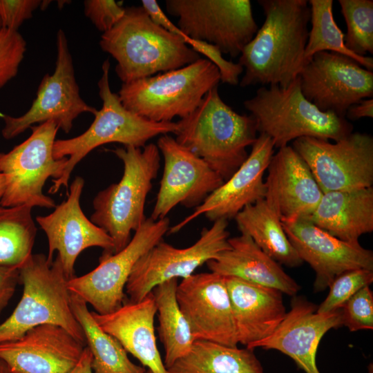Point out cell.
<instances>
[{
    "instance_id": "obj_1",
    "label": "cell",
    "mask_w": 373,
    "mask_h": 373,
    "mask_svg": "<svg viewBox=\"0 0 373 373\" xmlns=\"http://www.w3.org/2000/svg\"><path fill=\"white\" fill-rule=\"evenodd\" d=\"M265 21L242 50L241 87L260 84L286 87L307 62L305 50L310 21L306 0H259Z\"/></svg>"
},
{
    "instance_id": "obj_2",
    "label": "cell",
    "mask_w": 373,
    "mask_h": 373,
    "mask_svg": "<svg viewBox=\"0 0 373 373\" xmlns=\"http://www.w3.org/2000/svg\"><path fill=\"white\" fill-rule=\"evenodd\" d=\"M117 61L122 83L180 68L200 58L178 35L155 23L142 6L125 8L123 17L99 41Z\"/></svg>"
},
{
    "instance_id": "obj_3",
    "label": "cell",
    "mask_w": 373,
    "mask_h": 373,
    "mask_svg": "<svg viewBox=\"0 0 373 373\" xmlns=\"http://www.w3.org/2000/svg\"><path fill=\"white\" fill-rule=\"evenodd\" d=\"M177 124L175 140L202 158L224 181L245 161L249 155L247 148L257 138L254 117L240 115L225 104L218 86Z\"/></svg>"
},
{
    "instance_id": "obj_4",
    "label": "cell",
    "mask_w": 373,
    "mask_h": 373,
    "mask_svg": "<svg viewBox=\"0 0 373 373\" xmlns=\"http://www.w3.org/2000/svg\"><path fill=\"white\" fill-rule=\"evenodd\" d=\"M110 66L109 59L102 64V74L97 83L102 106L93 115L95 119L89 128L78 136L55 140L54 142V157H67L68 160L61 176L52 180L50 193H57L61 186L68 188L70 174L75 166L101 145L117 142L124 146L143 148L153 137L169 133L175 135L178 130L177 122H155L127 110L117 93H113L111 89Z\"/></svg>"
},
{
    "instance_id": "obj_5",
    "label": "cell",
    "mask_w": 373,
    "mask_h": 373,
    "mask_svg": "<svg viewBox=\"0 0 373 373\" xmlns=\"http://www.w3.org/2000/svg\"><path fill=\"white\" fill-rule=\"evenodd\" d=\"M124 166L117 183L99 191L93 201L94 212L90 221L112 238L114 253L124 248L145 221L144 207L153 181L160 167L157 145L150 143L142 149L128 146L110 150Z\"/></svg>"
},
{
    "instance_id": "obj_6",
    "label": "cell",
    "mask_w": 373,
    "mask_h": 373,
    "mask_svg": "<svg viewBox=\"0 0 373 373\" xmlns=\"http://www.w3.org/2000/svg\"><path fill=\"white\" fill-rule=\"evenodd\" d=\"M19 272L22 296L11 315L0 324V343L19 338L37 326L52 324L65 329L86 346L71 307L69 279L58 256L50 262L44 254H32Z\"/></svg>"
},
{
    "instance_id": "obj_7",
    "label": "cell",
    "mask_w": 373,
    "mask_h": 373,
    "mask_svg": "<svg viewBox=\"0 0 373 373\" xmlns=\"http://www.w3.org/2000/svg\"><path fill=\"white\" fill-rule=\"evenodd\" d=\"M243 105L255 119L257 131L269 137L276 148L303 137L335 142L352 133L345 117L320 111L304 97L299 77L286 87H260Z\"/></svg>"
},
{
    "instance_id": "obj_8",
    "label": "cell",
    "mask_w": 373,
    "mask_h": 373,
    "mask_svg": "<svg viewBox=\"0 0 373 373\" xmlns=\"http://www.w3.org/2000/svg\"><path fill=\"white\" fill-rule=\"evenodd\" d=\"M220 82L218 67L205 58L178 69L122 83L117 93L129 111L155 122L182 119Z\"/></svg>"
},
{
    "instance_id": "obj_9",
    "label": "cell",
    "mask_w": 373,
    "mask_h": 373,
    "mask_svg": "<svg viewBox=\"0 0 373 373\" xmlns=\"http://www.w3.org/2000/svg\"><path fill=\"white\" fill-rule=\"evenodd\" d=\"M30 128L31 135L26 140L7 153L0 151V172L6 178L0 205L55 208V202L43 193V188L48 178L57 180L61 176L68 160L53 156L59 126L49 120Z\"/></svg>"
},
{
    "instance_id": "obj_10",
    "label": "cell",
    "mask_w": 373,
    "mask_h": 373,
    "mask_svg": "<svg viewBox=\"0 0 373 373\" xmlns=\"http://www.w3.org/2000/svg\"><path fill=\"white\" fill-rule=\"evenodd\" d=\"M166 11L189 38L240 56L258 30L249 0H166Z\"/></svg>"
},
{
    "instance_id": "obj_11",
    "label": "cell",
    "mask_w": 373,
    "mask_h": 373,
    "mask_svg": "<svg viewBox=\"0 0 373 373\" xmlns=\"http://www.w3.org/2000/svg\"><path fill=\"white\" fill-rule=\"evenodd\" d=\"M169 228L167 217L157 220L146 218L124 248L114 254L103 253L97 267L69 279L68 290L91 305L97 314L116 310L124 302L125 286L135 263L163 240Z\"/></svg>"
},
{
    "instance_id": "obj_12",
    "label": "cell",
    "mask_w": 373,
    "mask_h": 373,
    "mask_svg": "<svg viewBox=\"0 0 373 373\" xmlns=\"http://www.w3.org/2000/svg\"><path fill=\"white\" fill-rule=\"evenodd\" d=\"M56 44L55 70L43 77L30 108L19 117L0 115L4 122L1 130L3 138L12 139L32 126L49 120L55 121L59 128L68 133L79 115H94L97 111L80 95L68 40L61 29L57 31Z\"/></svg>"
},
{
    "instance_id": "obj_13",
    "label": "cell",
    "mask_w": 373,
    "mask_h": 373,
    "mask_svg": "<svg viewBox=\"0 0 373 373\" xmlns=\"http://www.w3.org/2000/svg\"><path fill=\"white\" fill-rule=\"evenodd\" d=\"M228 220L220 219L202 229L199 239L186 248H176L161 240L135 263L125 286L129 300H142L160 283L186 278L199 267L229 249Z\"/></svg>"
},
{
    "instance_id": "obj_14",
    "label": "cell",
    "mask_w": 373,
    "mask_h": 373,
    "mask_svg": "<svg viewBox=\"0 0 373 373\" xmlns=\"http://www.w3.org/2000/svg\"><path fill=\"white\" fill-rule=\"evenodd\" d=\"M292 147L309 166L323 193L372 186L373 137L351 133L334 142L303 137Z\"/></svg>"
},
{
    "instance_id": "obj_15",
    "label": "cell",
    "mask_w": 373,
    "mask_h": 373,
    "mask_svg": "<svg viewBox=\"0 0 373 373\" xmlns=\"http://www.w3.org/2000/svg\"><path fill=\"white\" fill-rule=\"evenodd\" d=\"M304 97L323 112L345 117L348 108L372 98L373 72L345 55L321 51L309 59L299 75Z\"/></svg>"
},
{
    "instance_id": "obj_16",
    "label": "cell",
    "mask_w": 373,
    "mask_h": 373,
    "mask_svg": "<svg viewBox=\"0 0 373 373\" xmlns=\"http://www.w3.org/2000/svg\"><path fill=\"white\" fill-rule=\"evenodd\" d=\"M157 146L164 157V169L150 216L153 220L166 218L178 205L195 209L224 183L202 158L169 134L160 136Z\"/></svg>"
},
{
    "instance_id": "obj_17",
    "label": "cell",
    "mask_w": 373,
    "mask_h": 373,
    "mask_svg": "<svg viewBox=\"0 0 373 373\" xmlns=\"http://www.w3.org/2000/svg\"><path fill=\"white\" fill-rule=\"evenodd\" d=\"M176 298L195 340L238 345L224 276L193 274L178 285Z\"/></svg>"
},
{
    "instance_id": "obj_18",
    "label": "cell",
    "mask_w": 373,
    "mask_h": 373,
    "mask_svg": "<svg viewBox=\"0 0 373 373\" xmlns=\"http://www.w3.org/2000/svg\"><path fill=\"white\" fill-rule=\"evenodd\" d=\"M84 180L77 176L69 187L66 200L36 221L45 232L48 242V260L53 261L57 251L64 272L68 279L75 277V265L78 256L86 249L98 247L104 253L113 254L114 244L110 236L84 215L80 198Z\"/></svg>"
},
{
    "instance_id": "obj_19",
    "label": "cell",
    "mask_w": 373,
    "mask_h": 373,
    "mask_svg": "<svg viewBox=\"0 0 373 373\" xmlns=\"http://www.w3.org/2000/svg\"><path fill=\"white\" fill-rule=\"evenodd\" d=\"M284 231L303 262L316 274L314 292H321L341 274L353 269L373 270V253L359 243L341 240L306 218L281 222Z\"/></svg>"
},
{
    "instance_id": "obj_20",
    "label": "cell",
    "mask_w": 373,
    "mask_h": 373,
    "mask_svg": "<svg viewBox=\"0 0 373 373\" xmlns=\"http://www.w3.org/2000/svg\"><path fill=\"white\" fill-rule=\"evenodd\" d=\"M251 146L250 153L236 172L194 209L192 213L170 227L169 233L180 231L202 215L211 222L235 218L245 207L264 199L263 176L275 147L271 139L262 133H260Z\"/></svg>"
},
{
    "instance_id": "obj_21",
    "label": "cell",
    "mask_w": 373,
    "mask_h": 373,
    "mask_svg": "<svg viewBox=\"0 0 373 373\" xmlns=\"http://www.w3.org/2000/svg\"><path fill=\"white\" fill-rule=\"evenodd\" d=\"M85 347L61 327L46 324L0 343V358L11 373H68Z\"/></svg>"
},
{
    "instance_id": "obj_22",
    "label": "cell",
    "mask_w": 373,
    "mask_h": 373,
    "mask_svg": "<svg viewBox=\"0 0 373 373\" xmlns=\"http://www.w3.org/2000/svg\"><path fill=\"white\" fill-rule=\"evenodd\" d=\"M317 306L301 296H292L291 309L276 330L248 348L276 350L290 357L305 373H321L317 350L323 336L342 326L341 309L320 314Z\"/></svg>"
},
{
    "instance_id": "obj_23",
    "label": "cell",
    "mask_w": 373,
    "mask_h": 373,
    "mask_svg": "<svg viewBox=\"0 0 373 373\" xmlns=\"http://www.w3.org/2000/svg\"><path fill=\"white\" fill-rule=\"evenodd\" d=\"M267 170L264 200L281 222L307 218L314 211L323 193L292 146L280 148Z\"/></svg>"
},
{
    "instance_id": "obj_24",
    "label": "cell",
    "mask_w": 373,
    "mask_h": 373,
    "mask_svg": "<svg viewBox=\"0 0 373 373\" xmlns=\"http://www.w3.org/2000/svg\"><path fill=\"white\" fill-rule=\"evenodd\" d=\"M237 341L247 347L271 335L287 312L278 289L224 276Z\"/></svg>"
},
{
    "instance_id": "obj_25",
    "label": "cell",
    "mask_w": 373,
    "mask_h": 373,
    "mask_svg": "<svg viewBox=\"0 0 373 373\" xmlns=\"http://www.w3.org/2000/svg\"><path fill=\"white\" fill-rule=\"evenodd\" d=\"M157 313L152 292L138 302H124L106 314L91 312L99 327L153 373H167L156 343L154 318Z\"/></svg>"
},
{
    "instance_id": "obj_26",
    "label": "cell",
    "mask_w": 373,
    "mask_h": 373,
    "mask_svg": "<svg viewBox=\"0 0 373 373\" xmlns=\"http://www.w3.org/2000/svg\"><path fill=\"white\" fill-rule=\"evenodd\" d=\"M229 249L206 264L211 272L238 278L249 283L274 288L294 296L300 285L279 263L266 254L249 236L240 233L228 239Z\"/></svg>"
},
{
    "instance_id": "obj_27",
    "label": "cell",
    "mask_w": 373,
    "mask_h": 373,
    "mask_svg": "<svg viewBox=\"0 0 373 373\" xmlns=\"http://www.w3.org/2000/svg\"><path fill=\"white\" fill-rule=\"evenodd\" d=\"M306 219L347 242L373 231V187L329 191Z\"/></svg>"
},
{
    "instance_id": "obj_28",
    "label": "cell",
    "mask_w": 373,
    "mask_h": 373,
    "mask_svg": "<svg viewBox=\"0 0 373 373\" xmlns=\"http://www.w3.org/2000/svg\"><path fill=\"white\" fill-rule=\"evenodd\" d=\"M167 373H265L254 350L195 340L190 352L166 368Z\"/></svg>"
},
{
    "instance_id": "obj_29",
    "label": "cell",
    "mask_w": 373,
    "mask_h": 373,
    "mask_svg": "<svg viewBox=\"0 0 373 373\" xmlns=\"http://www.w3.org/2000/svg\"><path fill=\"white\" fill-rule=\"evenodd\" d=\"M234 219L240 233L249 236L278 263L295 267L303 262L289 242L280 218L264 199L245 207Z\"/></svg>"
},
{
    "instance_id": "obj_30",
    "label": "cell",
    "mask_w": 373,
    "mask_h": 373,
    "mask_svg": "<svg viewBox=\"0 0 373 373\" xmlns=\"http://www.w3.org/2000/svg\"><path fill=\"white\" fill-rule=\"evenodd\" d=\"M70 305L91 352L93 373H144L145 367L133 363L119 341L99 327L84 300L70 292Z\"/></svg>"
},
{
    "instance_id": "obj_31",
    "label": "cell",
    "mask_w": 373,
    "mask_h": 373,
    "mask_svg": "<svg viewBox=\"0 0 373 373\" xmlns=\"http://www.w3.org/2000/svg\"><path fill=\"white\" fill-rule=\"evenodd\" d=\"M178 278H172L151 291L157 307L159 337L163 345L166 368L187 354L195 341L176 298Z\"/></svg>"
},
{
    "instance_id": "obj_32",
    "label": "cell",
    "mask_w": 373,
    "mask_h": 373,
    "mask_svg": "<svg viewBox=\"0 0 373 373\" xmlns=\"http://www.w3.org/2000/svg\"><path fill=\"white\" fill-rule=\"evenodd\" d=\"M32 207L0 205V266L19 269L31 256L37 227Z\"/></svg>"
},
{
    "instance_id": "obj_33",
    "label": "cell",
    "mask_w": 373,
    "mask_h": 373,
    "mask_svg": "<svg viewBox=\"0 0 373 373\" xmlns=\"http://www.w3.org/2000/svg\"><path fill=\"white\" fill-rule=\"evenodd\" d=\"M311 30L305 50L307 61L315 53L321 51L337 52L357 61L363 68L372 70L373 59L361 57L345 46L344 34L336 23L333 15L332 0H309Z\"/></svg>"
},
{
    "instance_id": "obj_34",
    "label": "cell",
    "mask_w": 373,
    "mask_h": 373,
    "mask_svg": "<svg viewBox=\"0 0 373 373\" xmlns=\"http://www.w3.org/2000/svg\"><path fill=\"white\" fill-rule=\"evenodd\" d=\"M347 30L346 48L352 52L366 57L373 53V1L339 0Z\"/></svg>"
},
{
    "instance_id": "obj_35",
    "label": "cell",
    "mask_w": 373,
    "mask_h": 373,
    "mask_svg": "<svg viewBox=\"0 0 373 373\" xmlns=\"http://www.w3.org/2000/svg\"><path fill=\"white\" fill-rule=\"evenodd\" d=\"M142 6L151 19L166 30L180 37L183 41L198 53L204 55L207 59L213 63L219 69L220 81L222 83L236 86L239 82V77L243 68L238 63L225 59L220 51L214 46L207 42L195 40L184 35L161 10L155 0H143Z\"/></svg>"
},
{
    "instance_id": "obj_36",
    "label": "cell",
    "mask_w": 373,
    "mask_h": 373,
    "mask_svg": "<svg viewBox=\"0 0 373 373\" xmlns=\"http://www.w3.org/2000/svg\"><path fill=\"white\" fill-rule=\"evenodd\" d=\"M372 282L373 270L358 269L341 274L328 287L329 293L316 312L325 314L340 309L354 294Z\"/></svg>"
},
{
    "instance_id": "obj_37",
    "label": "cell",
    "mask_w": 373,
    "mask_h": 373,
    "mask_svg": "<svg viewBox=\"0 0 373 373\" xmlns=\"http://www.w3.org/2000/svg\"><path fill=\"white\" fill-rule=\"evenodd\" d=\"M26 51V41L17 30L0 31V88L14 78Z\"/></svg>"
},
{
    "instance_id": "obj_38",
    "label": "cell",
    "mask_w": 373,
    "mask_h": 373,
    "mask_svg": "<svg viewBox=\"0 0 373 373\" xmlns=\"http://www.w3.org/2000/svg\"><path fill=\"white\" fill-rule=\"evenodd\" d=\"M340 309L342 325L350 332L373 329V294L370 286L358 291Z\"/></svg>"
},
{
    "instance_id": "obj_39",
    "label": "cell",
    "mask_w": 373,
    "mask_h": 373,
    "mask_svg": "<svg viewBox=\"0 0 373 373\" xmlns=\"http://www.w3.org/2000/svg\"><path fill=\"white\" fill-rule=\"evenodd\" d=\"M84 10L86 17L102 34L110 30L125 13L122 3L114 0H86Z\"/></svg>"
},
{
    "instance_id": "obj_40",
    "label": "cell",
    "mask_w": 373,
    "mask_h": 373,
    "mask_svg": "<svg viewBox=\"0 0 373 373\" xmlns=\"http://www.w3.org/2000/svg\"><path fill=\"white\" fill-rule=\"evenodd\" d=\"M41 3L40 0H0V19L3 28L18 31Z\"/></svg>"
},
{
    "instance_id": "obj_41",
    "label": "cell",
    "mask_w": 373,
    "mask_h": 373,
    "mask_svg": "<svg viewBox=\"0 0 373 373\" xmlns=\"http://www.w3.org/2000/svg\"><path fill=\"white\" fill-rule=\"evenodd\" d=\"M19 283V269L0 266V314L8 304Z\"/></svg>"
},
{
    "instance_id": "obj_42",
    "label": "cell",
    "mask_w": 373,
    "mask_h": 373,
    "mask_svg": "<svg viewBox=\"0 0 373 373\" xmlns=\"http://www.w3.org/2000/svg\"><path fill=\"white\" fill-rule=\"evenodd\" d=\"M348 119L357 120L363 117H373V99L367 98L350 106L346 111Z\"/></svg>"
},
{
    "instance_id": "obj_43",
    "label": "cell",
    "mask_w": 373,
    "mask_h": 373,
    "mask_svg": "<svg viewBox=\"0 0 373 373\" xmlns=\"http://www.w3.org/2000/svg\"><path fill=\"white\" fill-rule=\"evenodd\" d=\"M92 359L91 352L89 348L86 346L79 360L68 373H93Z\"/></svg>"
},
{
    "instance_id": "obj_44",
    "label": "cell",
    "mask_w": 373,
    "mask_h": 373,
    "mask_svg": "<svg viewBox=\"0 0 373 373\" xmlns=\"http://www.w3.org/2000/svg\"><path fill=\"white\" fill-rule=\"evenodd\" d=\"M6 189V178L5 175L0 172V200L4 194Z\"/></svg>"
},
{
    "instance_id": "obj_45",
    "label": "cell",
    "mask_w": 373,
    "mask_h": 373,
    "mask_svg": "<svg viewBox=\"0 0 373 373\" xmlns=\"http://www.w3.org/2000/svg\"><path fill=\"white\" fill-rule=\"evenodd\" d=\"M0 373H11L6 363L0 358Z\"/></svg>"
},
{
    "instance_id": "obj_46",
    "label": "cell",
    "mask_w": 373,
    "mask_h": 373,
    "mask_svg": "<svg viewBox=\"0 0 373 373\" xmlns=\"http://www.w3.org/2000/svg\"><path fill=\"white\" fill-rule=\"evenodd\" d=\"M144 373H153V372H151L150 370L147 369L145 370Z\"/></svg>"
},
{
    "instance_id": "obj_47",
    "label": "cell",
    "mask_w": 373,
    "mask_h": 373,
    "mask_svg": "<svg viewBox=\"0 0 373 373\" xmlns=\"http://www.w3.org/2000/svg\"><path fill=\"white\" fill-rule=\"evenodd\" d=\"M2 28H3V26H2V23H1V19H0V31L2 29Z\"/></svg>"
}]
</instances>
